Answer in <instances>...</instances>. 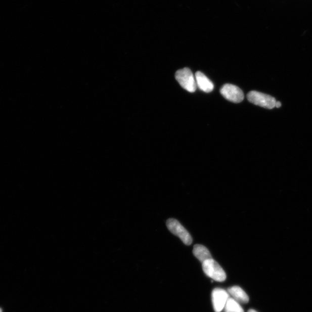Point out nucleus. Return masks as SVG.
<instances>
[{
	"mask_svg": "<svg viewBox=\"0 0 312 312\" xmlns=\"http://www.w3.org/2000/svg\"><path fill=\"white\" fill-rule=\"evenodd\" d=\"M175 78L181 86L190 93L195 92L197 84L195 76L188 68H185L176 71Z\"/></svg>",
	"mask_w": 312,
	"mask_h": 312,
	"instance_id": "obj_1",
	"label": "nucleus"
},
{
	"mask_svg": "<svg viewBox=\"0 0 312 312\" xmlns=\"http://www.w3.org/2000/svg\"><path fill=\"white\" fill-rule=\"evenodd\" d=\"M202 269L204 273L214 281L221 282L226 279L224 270L213 258L202 263Z\"/></svg>",
	"mask_w": 312,
	"mask_h": 312,
	"instance_id": "obj_2",
	"label": "nucleus"
},
{
	"mask_svg": "<svg viewBox=\"0 0 312 312\" xmlns=\"http://www.w3.org/2000/svg\"><path fill=\"white\" fill-rule=\"evenodd\" d=\"M247 97L250 103L269 109L275 108L277 103L273 97L256 91L249 92Z\"/></svg>",
	"mask_w": 312,
	"mask_h": 312,
	"instance_id": "obj_3",
	"label": "nucleus"
},
{
	"mask_svg": "<svg viewBox=\"0 0 312 312\" xmlns=\"http://www.w3.org/2000/svg\"><path fill=\"white\" fill-rule=\"evenodd\" d=\"M167 226L170 232L179 237L185 245L192 244L193 240L191 236L177 220L169 218L167 221Z\"/></svg>",
	"mask_w": 312,
	"mask_h": 312,
	"instance_id": "obj_4",
	"label": "nucleus"
},
{
	"mask_svg": "<svg viewBox=\"0 0 312 312\" xmlns=\"http://www.w3.org/2000/svg\"><path fill=\"white\" fill-rule=\"evenodd\" d=\"M220 93L226 100L234 103H240L244 100V93L236 85L225 84L221 88Z\"/></svg>",
	"mask_w": 312,
	"mask_h": 312,
	"instance_id": "obj_5",
	"label": "nucleus"
},
{
	"mask_svg": "<svg viewBox=\"0 0 312 312\" xmlns=\"http://www.w3.org/2000/svg\"><path fill=\"white\" fill-rule=\"evenodd\" d=\"M229 298V294L226 290L220 288L214 289L212 299L214 311L221 312L225 308Z\"/></svg>",
	"mask_w": 312,
	"mask_h": 312,
	"instance_id": "obj_6",
	"label": "nucleus"
},
{
	"mask_svg": "<svg viewBox=\"0 0 312 312\" xmlns=\"http://www.w3.org/2000/svg\"><path fill=\"white\" fill-rule=\"evenodd\" d=\"M195 78L197 86L201 91L205 93H210L213 91L214 88L213 83L203 73L200 71L197 72Z\"/></svg>",
	"mask_w": 312,
	"mask_h": 312,
	"instance_id": "obj_7",
	"label": "nucleus"
},
{
	"mask_svg": "<svg viewBox=\"0 0 312 312\" xmlns=\"http://www.w3.org/2000/svg\"><path fill=\"white\" fill-rule=\"evenodd\" d=\"M228 292L232 295L233 298L239 303H247L249 301L248 295L240 287L233 286L230 287L228 289Z\"/></svg>",
	"mask_w": 312,
	"mask_h": 312,
	"instance_id": "obj_8",
	"label": "nucleus"
},
{
	"mask_svg": "<svg viewBox=\"0 0 312 312\" xmlns=\"http://www.w3.org/2000/svg\"><path fill=\"white\" fill-rule=\"evenodd\" d=\"M193 254L202 263L212 259L209 250L202 245H196L194 246Z\"/></svg>",
	"mask_w": 312,
	"mask_h": 312,
	"instance_id": "obj_9",
	"label": "nucleus"
},
{
	"mask_svg": "<svg viewBox=\"0 0 312 312\" xmlns=\"http://www.w3.org/2000/svg\"><path fill=\"white\" fill-rule=\"evenodd\" d=\"M224 309L225 312H244L240 303L233 298H229Z\"/></svg>",
	"mask_w": 312,
	"mask_h": 312,
	"instance_id": "obj_10",
	"label": "nucleus"
},
{
	"mask_svg": "<svg viewBox=\"0 0 312 312\" xmlns=\"http://www.w3.org/2000/svg\"><path fill=\"white\" fill-rule=\"evenodd\" d=\"M282 106V104L279 101H277L276 104H275V107L279 108Z\"/></svg>",
	"mask_w": 312,
	"mask_h": 312,
	"instance_id": "obj_11",
	"label": "nucleus"
},
{
	"mask_svg": "<svg viewBox=\"0 0 312 312\" xmlns=\"http://www.w3.org/2000/svg\"><path fill=\"white\" fill-rule=\"evenodd\" d=\"M248 312H257L256 310H255L254 309H250Z\"/></svg>",
	"mask_w": 312,
	"mask_h": 312,
	"instance_id": "obj_12",
	"label": "nucleus"
},
{
	"mask_svg": "<svg viewBox=\"0 0 312 312\" xmlns=\"http://www.w3.org/2000/svg\"><path fill=\"white\" fill-rule=\"evenodd\" d=\"M0 312H2V310L1 308H0Z\"/></svg>",
	"mask_w": 312,
	"mask_h": 312,
	"instance_id": "obj_13",
	"label": "nucleus"
}]
</instances>
